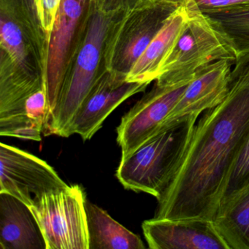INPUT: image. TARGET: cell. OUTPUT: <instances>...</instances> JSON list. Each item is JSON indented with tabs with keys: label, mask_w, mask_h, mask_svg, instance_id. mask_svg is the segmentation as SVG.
<instances>
[{
	"label": "cell",
	"mask_w": 249,
	"mask_h": 249,
	"mask_svg": "<svg viewBox=\"0 0 249 249\" xmlns=\"http://www.w3.org/2000/svg\"><path fill=\"white\" fill-rule=\"evenodd\" d=\"M249 134V89H233L197 121L154 218L213 221Z\"/></svg>",
	"instance_id": "6da1fadb"
},
{
	"label": "cell",
	"mask_w": 249,
	"mask_h": 249,
	"mask_svg": "<svg viewBox=\"0 0 249 249\" xmlns=\"http://www.w3.org/2000/svg\"><path fill=\"white\" fill-rule=\"evenodd\" d=\"M49 36L37 0H0V127L20 130L33 122L27 99L45 89Z\"/></svg>",
	"instance_id": "7a4b0ae2"
},
{
	"label": "cell",
	"mask_w": 249,
	"mask_h": 249,
	"mask_svg": "<svg viewBox=\"0 0 249 249\" xmlns=\"http://www.w3.org/2000/svg\"><path fill=\"white\" fill-rule=\"evenodd\" d=\"M128 13L96 10L85 39L65 75L57 104L45 126V136L68 138L70 126L80 106L109 71L112 43Z\"/></svg>",
	"instance_id": "3957f363"
},
{
	"label": "cell",
	"mask_w": 249,
	"mask_h": 249,
	"mask_svg": "<svg viewBox=\"0 0 249 249\" xmlns=\"http://www.w3.org/2000/svg\"><path fill=\"white\" fill-rule=\"evenodd\" d=\"M198 118L174 124L121 160L116 176L124 187L149 194L158 200L176 173Z\"/></svg>",
	"instance_id": "277c9868"
},
{
	"label": "cell",
	"mask_w": 249,
	"mask_h": 249,
	"mask_svg": "<svg viewBox=\"0 0 249 249\" xmlns=\"http://www.w3.org/2000/svg\"><path fill=\"white\" fill-rule=\"evenodd\" d=\"M237 53L222 33L202 13L189 15L181 33L163 59L155 82L176 84L217 61L235 62Z\"/></svg>",
	"instance_id": "5b68a950"
},
{
	"label": "cell",
	"mask_w": 249,
	"mask_h": 249,
	"mask_svg": "<svg viewBox=\"0 0 249 249\" xmlns=\"http://www.w3.org/2000/svg\"><path fill=\"white\" fill-rule=\"evenodd\" d=\"M97 8V0H62L61 2L49 36L45 80L48 121L57 104L70 65L85 39Z\"/></svg>",
	"instance_id": "8992f818"
},
{
	"label": "cell",
	"mask_w": 249,
	"mask_h": 249,
	"mask_svg": "<svg viewBox=\"0 0 249 249\" xmlns=\"http://www.w3.org/2000/svg\"><path fill=\"white\" fill-rule=\"evenodd\" d=\"M85 193L78 185L47 194L30 207L47 249H89Z\"/></svg>",
	"instance_id": "52a82bcc"
},
{
	"label": "cell",
	"mask_w": 249,
	"mask_h": 249,
	"mask_svg": "<svg viewBox=\"0 0 249 249\" xmlns=\"http://www.w3.org/2000/svg\"><path fill=\"white\" fill-rule=\"evenodd\" d=\"M191 81L176 84L155 82L153 88L122 117L117 128V142L122 149L121 160L132 155L162 131L172 110Z\"/></svg>",
	"instance_id": "ba28073f"
},
{
	"label": "cell",
	"mask_w": 249,
	"mask_h": 249,
	"mask_svg": "<svg viewBox=\"0 0 249 249\" xmlns=\"http://www.w3.org/2000/svg\"><path fill=\"white\" fill-rule=\"evenodd\" d=\"M46 161L17 147L0 143V192L31 207L35 199L69 187Z\"/></svg>",
	"instance_id": "9c48e42d"
},
{
	"label": "cell",
	"mask_w": 249,
	"mask_h": 249,
	"mask_svg": "<svg viewBox=\"0 0 249 249\" xmlns=\"http://www.w3.org/2000/svg\"><path fill=\"white\" fill-rule=\"evenodd\" d=\"M178 7L152 0L128 13L112 43L109 71L127 76L135 62Z\"/></svg>",
	"instance_id": "30bf717a"
},
{
	"label": "cell",
	"mask_w": 249,
	"mask_h": 249,
	"mask_svg": "<svg viewBox=\"0 0 249 249\" xmlns=\"http://www.w3.org/2000/svg\"><path fill=\"white\" fill-rule=\"evenodd\" d=\"M148 86L147 83L128 81L126 76L107 71L80 106L71 122L68 137L78 134L84 141L91 139L115 109L132 96L145 91Z\"/></svg>",
	"instance_id": "8fae6325"
},
{
	"label": "cell",
	"mask_w": 249,
	"mask_h": 249,
	"mask_svg": "<svg viewBox=\"0 0 249 249\" xmlns=\"http://www.w3.org/2000/svg\"><path fill=\"white\" fill-rule=\"evenodd\" d=\"M234 62L217 61L199 70L188 84L172 110L163 130L187 118L216 107L230 92V76Z\"/></svg>",
	"instance_id": "7c38bea8"
},
{
	"label": "cell",
	"mask_w": 249,
	"mask_h": 249,
	"mask_svg": "<svg viewBox=\"0 0 249 249\" xmlns=\"http://www.w3.org/2000/svg\"><path fill=\"white\" fill-rule=\"evenodd\" d=\"M142 229L151 249H229L213 221L154 218Z\"/></svg>",
	"instance_id": "4fadbf2b"
},
{
	"label": "cell",
	"mask_w": 249,
	"mask_h": 249,
	"mask_svg": "<svg viewBox=\"0 0 249 249\" xmlns=\"http://www.w3.org/2000/svg\"><path fill=\"white\" fill-rule=\"evenodd\" d=\"M0 249H47L30 207L5 192H0Z\"/></svg>",
	"instance_id": "5bb4252c"
},
{
	"label": "cell",
	"mask_w": 249,
	"mask_h": 249,
	"mask_svg": "<svg viewBox=\"0 0 249 249\" xmlns=\"http://www.w3.org/2000/svg\"><path fill=\"white\" fill-rule=\"evenodd\" d=\"M189 17V12L183 5L172 14L129 71L126 76L128 81L150 84L157 80L163 59L181 33Z\"/></svg>",
	"instance_id": "9a60e30c"
},
{
	"label": "cell",
	"mask_w": 249,
	"mask_h": 249,
	"mask_svg": "<svg viewBox=\"0 0 249 249\" xmlns=\"http://www.w3.org/2000/svg\"><path fill=\"white\" fill-rule=\"evenodd\" d=\"M89 249H144L139 236L113 219L106 211L86 200Z\"/></svg>",
	"instance_id": "2e32d148"
},
{
	"label": "cell",
	"mask_w": 249,
	"mask_h": 249,
	"mask_svg": "<svg viewBox=\"0 0 249 249\" xmlns=\"http://www.w3.org/2000/svg\"><path fill=\"white\" fill-rule=\"evenodd\" d=\"M213 222L229 249H249V187L224 201Z\"/></svg>",
	"instance_id": "e0dca14e"
},
{
	"label": "cell",
	"mask_w": 249,
	"mask_h": 249,
	"mask_svg": "<svg viewBox=\"0 0 249 249\" xmlns=\"http://www.w3.org/2000/svg\"><path fill=\"white\" fill-rule=\"evenodd\" d=\"M204 15L230 42L237 56L249 52V8Z\"/></svg>",
	"instance_id": "ac0fdd59"
},
{
	"label": "cell",
	"mask_w": 249,
	"mask_h": 249,
	"mask_svg": "<svg viewBox=\"0 0 249 249\" xmlns=\"http://www.w3.org/2000/svg\"><path fill=\"white\" fill-rule=\"evenodd\" d=\"M249 187V134L243 142L233 164L221 203Z\"/></svg>",
	"instance_id": "d6986e66"
},
{
	"label": "cell",
	"mask_w": 249,
	"mask_h": 249,
	"mask_svg": "<svg viewBox=\"0 0 249 249\" xmlns=\"http://www.w3.org/2000/svg\"><path fill=\"white\" fill-rule=\"evenodd\" d=\"M202 14L237 11L249 8V0H195Z\"/></svg>",
	"instance_id": "ffe728a7"
},
{
	"label": "cell",
	"mask_w": 249,
	"mask_h": 249,
	"mask_svg": "<svg viewBox=\"0 0 249 249\" xmlns=\"http://www.w3.org/2000/svg\"><path fill=\"white\" fill-rule=\"evenodd\" d=\"M249 89V52L239 53L231 69L230 90Z\"/></svg>",
	"instance_id": "44dd1931"
},
{
	"label": "cell",
	"mask_w": 249,
	"mask_h": 249,
	"mask_svg": "<svg viewBox=\"0 0 249 249\" xmlns=\"http://www.w3.org/2000/svg\"><path fill=\"white\" fill-rule=\"evenodd\" d=\"M62 0H37V9L43 27L50 36Z\"/></svg>",
	"instance_id": "7402d4cb"
},
{
	"label": "cell",
	"mask_w": 249,
	"mask_h": 249,
	"mask_svg": "<svg viewBox=\"0 0 249 249\" xmlns=\"http://www.w3.org/2000/svg\"><path fill=\"white\" fill-rule=\"evenodd\" d=\"M152 0H97L100 11L113 13L124 11L130 12L132 10L149 3Z\"/></svg>",
	"instance_id": "603a6c76"
},
{
	"label": "cell",
	"mask_w": 249,
	"mask_h": 249,
	"mask_svg": "<svg viewBox=\"0 0 249 249\" xmlns=\"http://www.w3.org/2000/svg\"><path fill=\"white\" fill-rule=\"evenodd\" d=\"M184 6L189 12V15H193V14L201 13L198 10L195 0H184Z\"/></svg>",
	"instance_id": "cb8c5ba5"
},
{
	"label": "cell",
	"mask_w": 249,
	"mask_h": 249,
	"mask_svg": "<svg viewBox=\"0 0 249 249\" xmlns=\"http://www.w3.org/2000/svg\"><path fill=\"white\" fill-rule=\"evenodd\" d=\"M160 1H164V2H170V3L174 4L178 6H184V0H160Z\"/></svg>",
	"instance_id": "d4e9b609"
}]
</instances>
